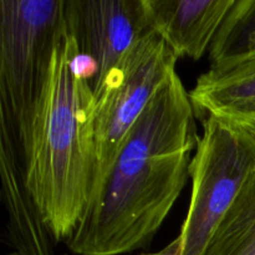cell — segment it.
I'll return each mask as SVG.
<instances>
[{"mask_svg":"<svg viewBox=\"0 0 255 255\" xmlns=\"http://www.w3.org/2000/svg\"><path fill=\"white\" fill-rule=\"evenodd\" d=\"M64 14L65 0L0 1V116L11 125L24 167Z\"/></svg>","mask_w":255,"mask_h":255,"instance_id":"3957f363","label":"cell"},{"mask_svg":"<svg viewBox=\"0 0 255 255\" xmlns=\"http://www.w3.org/2000/svg\"><path fill=\"white\" fill-rule=\"evenodd\" d=\"M203 255H255V169L242 186Z\"/></svg>","mask_w":255,"mask_h":255,"instance_id":"30bf717a","label":"cell"},{"mask_svg":"<svg viewBox=\"0 0 255 255\" xmlns=\"http://www.w3.org/2000/svg\"><path fill=\"white\" fill-rule=\"evenodd\" d=\"M177 61L164 40L149 30L122 55L94 92L96 176L92 194L152 97L177 72Z\"/></svg>","mask_w":255,"mask_h":255,"instance_id":"277c9868","label":"cell"},{"mask_svg":"<svg viewBox=\"0 0 255 255\" xmlns=\"http://www.w3.org/2000/svg\"><path fill=\"white\" fill-rule=\"evenodd\" d=\"M196 111L174 72L129 129L66 246L77 255H120L148 246L191 176Z\"/></svg>","mask_w":255,"mask_h":255,"instance_id":"6da1fadb","label":"cell"},{"mask_svg":"<svg viewBox=\"0 0 255 255\" xmlns=\"http://www.w3.org/2000/svg\"><path fill=\"white\" fill-rule=\"evenodd\" d=\"M0 178L12 255H54V239L26 184L25 167L11 125L0 116Z\"/></svg>","mask_w":255,"mask_h":255,"instance_id":"52a82bcc","label":"cell"},{"mask_svg":"<svg viewBox=\"0 0 255 255\" xmlns=\"http://www.w3.org/2000/svg\"><path fill=\"white\" fill-rule=\"evenodd\" d=\"M255 50V0H236L209 49L211 64Z\"/></svg>","mask_w":255,"mask_h":255,"instance_id":"8fae6325","label":"cell"},{"mask_svg":"<svg viewBox=\"0 0 255 255\" xmlns=\"http://www.w3.org/2000/svg\"><path fill=\"white\" fill-rule=\"evenodd\" d=\"M182 254V239L181 237H177L176 239L171 242L167 247H164L162 251L156 252V253L142 254V255H181Z\"/></svg>","mask_w":255,"mask_h":255,"instance_id":"4fadbf2b","label":"cell"},{"mask_svg":"<svg viewBox=\"0 0 255 255\" xmlns=\"http://www.w3.org/2000/svg\"><path fill=\"white\" fill-rule=\"evenodd\" d=\"M75 49L64 14L25 159L27 188L55 243H66L76 229L96 176L95 95L90 81L72 71Z\"/></svg>","mask_w":255,"mask_h":255,"instance_id":"7a4b0ae2","label":"cell"},{"mask_svg":"<svg viewBox=\"0 0 255 255\" xmlns=\"http://www.w3.org/2000/svg\"><path fill=\"white\" fill-rule=\"evenodd\" d=\"M191 164L192 197L179 237L181 255H203L249 174L255 146L216 117L202 119Z\"/></svg>","mask_w":255,"mask_h":255,"instance_id":"5b68a950","label":"cell"},{"mask_svg":"<svg viewBox=\"0 0 255 255\" xmlns=\"http://www.w3.org/2000/svg\"><path fill=\"white\" fill-rule=\"evenodd\" d=\"M236 0H143L147 24L178 57L209 51Z\"/></svg>","mask_w":255,"mask_h":255,"instance_id":"ba28073f","label":"cell"},{"mask_svg":"<svg viewBox=\"0 0 255 255\" xmlns=\"http://www.w3.org/2000/svg\"><path fill=\"white\" fill-rule=\"evenodd\" d=\"M197 116L222 121L255 117V50L211 64L189 92Z\"/></svg>","mask_w":255,"mask_h":255,"instance_id":"9c48e42d","label":"cell"},{"mask_svg":"<svg viewBox=\"0 0 255 255\" xmlns=\"http://www.w3.org/2000/svg\"><path fill=\"white\" fill-rule=\"evenodd\" d=\"M222 121V120H221ZM228 125L232 129L238 132L241 136H243L247 141L251 142L255 146V117L248 120H239V121H223Z\"/></svg>","mask_w":255,"mask_h":255,"instance_id":"7c38bea8","label":"cell"},{"mask_svg":"<svg viewBox=\"0 0 255 255\" xmlns=\"http://www.w3.org/2000/svg\"><path fill=\"white\" fill-rule=\"evenodd\" d=\"M65 17L79 50L97 66L94 92L122 55L149 31L143 0H65Z\"/></svg>","mask_w":255,"mask_h":255,"instance_id":"8992f818","label":"cell"}]
</instances>
